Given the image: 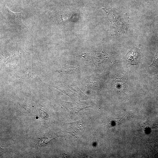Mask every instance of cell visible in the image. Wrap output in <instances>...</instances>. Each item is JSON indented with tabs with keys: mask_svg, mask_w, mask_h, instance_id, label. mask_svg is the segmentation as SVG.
<instances>
[{
	"mask_svg": "<svg viewBox=\"0 0 158 158\" xmlns=\"http://www.w3.org/2000/svg\"><path fill=\"white\" fill-rule=\"evenodd\" d=\"M126 59L127 61L131 65L138 64L140 59V54L139 49L136 48H133L126 54Z\"/></svg>",
	"mask_w": 158,
	"mask_h": 158,
	"instance_id": "obj_1",
	"label": "cell"
},
{
	"mask_svg": "<svg viewBox=\"0 0 158 158\" xmlns=\"http://www.w3.org/2000/svg\"><path fill=\"white\" fill-rule=\"evenodd\" d=\"M5 11L11 20L18 24H22L23 14L21 12H14L10 10L6 6L5 8Z\"/></svg>",
	"mask_w": 158,
	"mask_h": 158,
	"instance_id": "obj_2",
	"label": "cell"
}]
</instances>
